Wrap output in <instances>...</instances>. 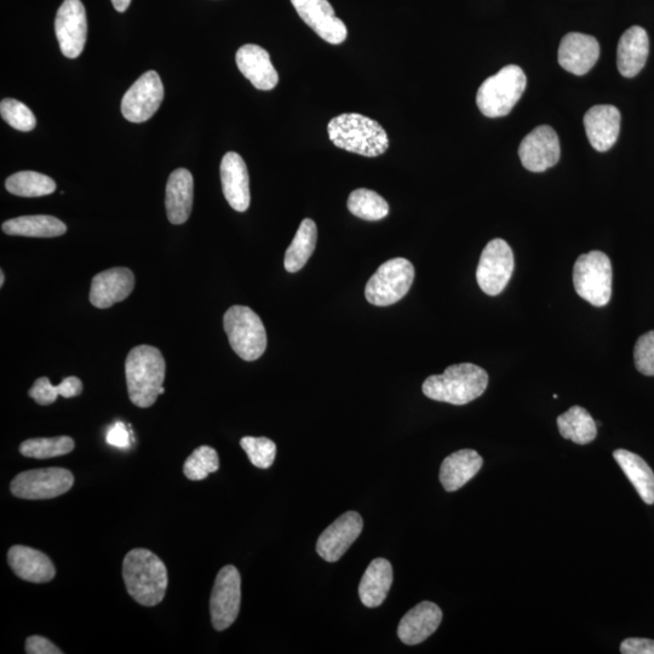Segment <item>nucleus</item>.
Listing matches in <instances>:
<instances>
[{"label":"nucleus","instance_id":"obj_1","mask_svg":"<svg viewBox=\"0 0 654 654\" xmlns=\"http://www.w3.org/2000/svg\"><path fill=\"white\" fill-rule=\"evenodd\" d=\"M165 371V359L158 348L143 344L131 349L125 361L131 403L141 409L154 405L159 395L165 393Z\"/></svg>","mask_w":654,"mask_h":654},{"label":"nucleus","instance_id":"obj_2","mask_svg":"<svg viewBox=\"0 0 654 654\" xmlns=\"http://www.w3.org/2000/svg\"><path fill=\"white\" fill-rule=\"evenodd\" d=\"M123 578L129 595L140 605L157 606L168 589V570L158 556L147 549H134L126 554Z\"/></svg>","mask_w":654,"mask_h":654},{"label":"nucleus","instance_id":"obj_3","mask_svg":"<svg viewBox=\"0 0 654 654\" xmlns=\"http://www.w3.org/2000/svg\"><path fill=\"white\" fill-rule=\"evenodd\" d=\"M489 375L480 366L457 364L447 367L443 375H433L424 381L422 390L427 398L451 405H467L485 393Z\"/></svg>","mask_w":654,"mask_h":654},{"label":"nucleus","instance_id":"obj_4","mask_svg":"<svg viewBox=\"0 0 654 654\" xmlns=\"http://www.w3.org/2000/svg\"><path fill=\"white\" fill-rule=\"evenodd\" d=\"M327 134L336 147L364 157L382 156L389 147L386 130L363 114H341L331 120Z\"/></svg>","mask_w":654,"mask_h":654},{"label":"nucleus","instance_id":"obj_5","mask_svg":"<svg viewBox=\"0 0 654 654\" xmlns=\"http://www.w3.org/2000/svg\"><path fill=\"white\" fill-rule=\"evenodd\" d=\"M526 84L525 73L519 66H506L481 84L476 105L487 118L506 117L521 99Z\"/></svg>","mask_w":654,"mask_h":654},{"label":"nucleus","instance_id":"obj_6","mask_svg":"<svg viewBox=\"0 0 654 654\" xmlns=\"http://www.w3.org/2000/svg\"><path fill=\"white\" fill-rule=\"evenodd\" d=\"M223 326L238 357L246 361L260 359L267 348L265 325L251 308L233 306L223 318Z\"/></svg>","mask_w":654,"mask_h":654},{"label":"nucleus","instance_id":"obj_7","mask_svg":"<svg viewBox=\"0 0 654 654\" xmlns=\"http://www.w3.org/2000/svg\"><path fill=\"white\" fill-rule=\"evenodd\" d=\"M573 285L578 296L594 307H605L612 296V265L604 252L578 257L573 267Z\"/></svg>","mask_w":654,"mask_h":654},{"label":"nucleus","instance_id":"obj_8","mask_svg":"<svg viewBox=\"0 0 654 654\" xmlns=\"http://www.w3.org/2000/svg\"><path fill=\"white\" fill-rule=\"evenodd\" d=\"M415 280V267L406 258H392L383 263L367 281L366 300L377 307H388L407 295Z\"/></svg>","mask_w":654,"mask_h":654},{"label":"nucleus","instance_id":"obj_9","mask_svg":"<svg viewBox=\"0 0 654 654\" xmlns=\"http://www.w3.org/2000/svg\"><path fill=\"white\" fill-rule=\"evenodd\" d=\"M74 476L63 468L34 469L20 473L11 481V493L17 498L38 499L56 498L72 489Z\"/></svg>","mask_w":654,"mask_h":654},{"label":"nucleus","instance_id":"obj_10","mask_svg":"<svg viewBox=\"0 0 654 654\" xmlns=\"http://www.w3.org/2000/svg\"><path fill=\"white\" fill-rule=\"evenodd\" d=\"M514 272V254L506 240L493 239L480 256L476 280L489 296H497L507 288Z\"/></svg>","mask_w":654,"mask_h":654},{"label":"nucleus","instance_id":"obj_11","mask_svg":"<svg viewBox=\"0 0 654 654\" xmlns=\"http://www.w3.org/2000/svg\"><path fill=\"white\" fill-rule=\"evenodd\" d=\"M242 601V578L237 567L228 565L218 572L210 599L211 621L214 628L223 631L238 618Z\"/></svg>","mask_w":654,"mask_h":654},{"label":"nucleus","instance_id":"obj_12","mask_svg":"<svg viewBox=\"0 0 654 654\" xmlns=\"http://www.w3.org/2000/svg\"><path fill=\"white\" fill-rule=\"evenodd\" d=\"M164 100V85L156 71H148L126 91L122 113L131 123H145L158 111Z\"/></svg>","mask_w":654,"mask_h":654},{"label":"nucleus","instance_id":"obj_13","mask_svg":"<svg viewBox=\"0 0 654 654\" xmlns=\"http://www.w3.org/2000/svg\"><path fill=\"white\" fill-rule=\"evenodd\" d=\"M56 38L62 54L77 59L83 53L88 37V20L80 0H65L56 14Z\"/></svg>","mask_w":654,"mask_h":654},{"label":"nucleus","instance_id":"obj_14","mask_svg":"<svg viewBox=\"0 0 654 654\" xmlns=\"http://www.w3.org/2000/svg\"><path fill=\"white\" fill-rule=\"evenodd\" d=\"M561 154L558 134L548 125L538 126L521 141L519 157L525 169L543 172L558 164Z\"/></svg>","mask_w":654,"mask_h":654},{"label":"nucleus","instance_id":"obj_15","mask_svg":"<svg viewBox=\"0 0 654 654\" xmlns=\"http://www.w3.org/2000/svg\"><path fill=\"white\" fill-rule=\"evenodd\" d=\"M301 19L325 42L338 45L348 37L346 25L327 0H291Z\"/></svg>","mask_w":654,"mask_h":654},{"label":"nucleus","instance_id":"obj_16","mask_svg":"<svg viewBox=\"0 0 654 654\" xmlns=\"http://www.w3.org/2000/svg\"><path fill=\"white\" fill-rule=\"evenodd\" d=\"M363 527V518L357 512L344 513L321 533L317 553L327 562L340 560L357 541Z\"/></svg>","mask_w":654,"mask_h":654},{"label":"nucleus","instance_id":"obj_17","mask_svg":"<svg viewBox=\"0 0 654 654\" xmlns=\"http://www.w3.org/2000/svg\"><path fill=\"white\" fill-rule=\"evenodd\" d=\"M135 288V275L128 268L107 269L93 278L90 303L94 307L107 309L126 300Z\"/></svg>","mask_w":654,"mask_h":654},{"label":"nucleus","instance_id":"obj_18","mask_svg":"<svg viewBox=\"0 0 654 654\" xmlns=\"http://www.w3.org/2000/svg\"><path fill=\"white\" fill-rule=\"evenodd\" d=\"M600 57V44L592 36L569 33L562 38L559 47V63L565 71L584 76L595 66Z\"/></svg>","mask_w":654,"mask_h":654},{"label":"nucleus","instance_id":"obj_19","mask_svg":"<svg viewBox=\"0 0 654 654\" xmlns=\"http://www.w3.org/2000/svg\"><path fill=\"white\" fill-rule=\"evenodd\" d=\"M222 191L232 209L245 212L249 209L250 180L248 168L242 156L228 152L221 163Z\"/></svg>","mask_w":654,"mask_h":654},{"label":"nucleus","instance_id":"obj_20","mask_svg":"<svg viewBox=\"0 0 654 654\" xmlns=\"http://www.w3.org/2000/svg\"><path fill=\"white\" fill-rule=\"evenodd\" d=\"M584 128L590 145L596 151H610L621 131V112L611 105L594 106L585 113Z\"/></svg>","mask_w":654,"mask_h":654},{"label":"nucleus","instance_id":"obj_21","mask_svg":"<svg viewBox=\"0 0 654 654\" xmlns=\"http://www.w3.org/2000/svg\"><path fill=\"white\" fill-rule=\"evenodd\" d=\"M443 621V611L430 601H423L401 619L398 636L405 645L413 646L432 636Z\"/></svg>","mask_w":654,"mask_h":654},{"label":"nucleus","instance_id":"obj_22","mask_svg":"<svg viewBox=\"0 0 654 654\" xmlns=\"http://www.w3.org/2000/svg\"><path fill=\"white\" fill-rule=\"evenodd\" d=\"M235 60L239 71L256 89L269 91L278 85V72L265 49L255 44H246L238 50Z\"/></svg>","mask_w":654,"mask_h":654},{"label":"nucleus","instance_id":"obj_23","mask_svg":"<svg viewBox=\"0 0 654 654\" xmlns=\"http://www.w3.org/2000/svg\"><path fill=\"white\" fill-rule=\"evenodd\" d=\"M8 562L15 575L26 582L48 583L56 576L53 561L39 550L25 545L10 548Z\"/></svg>","mask_w":654,"mask_h":654},{"label":"nucleus","instance_id":"obj_24","mask_svg":"<svg viewBox=\"0 0 654 654\" xmlns=\"http://www.w3.org/2000/svg\"><path fill=\"white\" fill-rule=\"evenodd\" d=\"M648 53H650V40H648L644 28L640 26L629 28L618 43L617 67L619 73L625 78L638 76L646 65Z\"/></svg>","mask_w":654,"mask_h":654},{"label":"nucleus","instance_id":"obj_25","mask_svg":"<svg viewBox=\"0 0 654 654\" xmlns=\"http://www.w3.org/2000/svg\"><path fill=\"white\" fill-rule=\"evenodd\" d=\"M194 197V181L191 172L177 169L166 185V214L172 225H182L191 216Z\"/></svg>","mask_w":654,"mask_h":654},{"label":"nucleus","instance_id":"obj_26","mask_svg":"<svg viewBox=\"0 0 654 654\" xmlns=\"http://www.w3.org/2000/svg\"><path fill=\"white\" fill-rule=\"evenodd\" d=\"M484 460L474 450H460L445 458L440 468V483L447 492L462 489L483 467Z\"/></svg>","mask_w":654,"mask_h":654},{"label":"nucleus","instance_id":"obj_27","mask_svg":"<svg viewBox=\"0 0 654 654\" xmlns=\"http://www.w3.org/2000/svg\"><path fill=\"white\" fill-rule=\"evenodd\" d=\"M393 584V567L386 559H375L364 573L359 585V596L369 608L381 606Z\"/></svg>","mask_w":654,"mask_h":654},{"label":"nucleus","instance_id":"obj_28","mask_svg":"<svg viewBox=\"0 0 654 654\" xmlns=\"http://www.w3.org/2000/svg\"><path fill=\"white\" fill-rule=\"evenodd\" d=\"M2 229L5 234L27 238H55L67 232L65 223L48 215L11 218L3 223Z\"/></svg>","mask_w":654,"mask_h":654},{"label":"nucleus","instance_id":"obj_29","mask_svg":"<svg viewBox=\"0 0 654 654\" xmlns=\"http://www.w3.org/2000/svg\"><path fill=\"white\" fill-rule=\"evenodd\" d=\"M613 457L646 504L654 503V473L648 464L627 450L613 452Z\"/></svg>","mask_w":654,"mask_h":654},{"label":"nucleus","instance_id":"obj_30","mask_svg":"<svg viewBox=\"0 0 654 654\" xmlns=\"http://www.w3.org/2000/svg\"><path fill=\"white\" fill-rule=\"evenodd\" d=\"M318 228L311 218L303 220L300 228L286 250L284 266L289 273L300 272L306 266L317 246Z\"/></svg>","mask_w":654,"mask_h":654},{"label":"nucleus","instance_id":"obj_31","mask_svg":"<svg viewBox=\"0 0 654 654\" xmlns=\"http://www.w3.org/2000/svg\"><path fill=\"white\" fill-rule=\"evenodd\" d=\"M561 436L578 445H587L598 435V424L590 413L581 406H573L558 417Z\"/></svg>","mask_w":654,"mask_h":654},{"label":"nucleus","instance_id":"obj_32","mask_svg":"<svg viewBox=\"0 0 654 654\" xmlns=\"http://www.w3.org/2000/svg\"><path fill=\"white\" fill-rule=\"evenodd\" d=\"M5 188L17 197L39 198L53 194L56 191V183L51 177L39 172L21 171L9 177Z\"/></svg>","mask_w":654,"mask_h":654},{"label":"nucleus","instance_id":"obj_33","mask_svg":"<svg viewBox=\"0 0 654 654\" xmlns=\"http://www.w3.org/2000/svg\"><path fill=\"white\" fill-rule=\"evenodd\" d=\"M348 209L354 216L365 221H380L389 214L386 199L370 189L359 188L349 195Z\"/></svg>","mask_w":654,"mask_h":654},{"label":"nucleus","instance_id":"obj_34","mask_svg":"<svg viewBox=\"0 0 654 654\" xmlns=\"http://www.w3.org/2000/svg\"><path fill=\"white\" fill-rule=\"evenodd\" d=\"M76 447L70 436H55V438H38L24 441L20 446L22 456L47 460L68 455Z\"/></svg>","mask_w":654,"mask_h":654},{"label":"nucleus","instance_id":"obj_35","mask_svg":"<svg viewBox=\"0 0 654 654\" xmlns=\"http://www.w3.org/2000/svg\"><path fill=\"white\" fill-rule=\"evenodd\" d=\"M218 469H220V458L217 451L210 446H200L187 458L183 473L189 480L200 481L208 478Z\"/></svg>","mask_w":654,"mask_h":654},{"label":"nucleus","instance_id":"obj_36","mask_svg":"<svg viewBox=\"0 0 654 654\" xmlns=\"http://www.w3.org/2000/svg\"><path fill=\"white\" fill-rule=\"evenodd\" d=\"M240 446L243 447L249 460L257 468H271L275 456H277V445L274 444V441L268 438L245 436V438L240 440Z\"/></svg>","mask_w":654,"mask_h":654},{"label":"nucleus","instance_id":"obj_37","mask_svg":"<svg viewBox=\"0 0 654 654\" xmlns=\"http://www.w3.org/2000/svg\"><path fill=\"white\" fill-rule=\"evenodd\" d=\"M0 114L11 128L19 131H32L36 128L37 119L25 103L14 99H5L0 103Z\"/></svg>","mask_w":654,"mask_h":654},{"label":"nucleus","instance_id":"obj_38","mask_svg":"<svg viewBox=\"0 0 654 654\" xmlns=\"http://www.w3.org/2000/svg\"><path fill=\"white\" fill-rule=\"evenodd\" d=\"M635 366L642 375L654 376V331L642 335L635 344Z\"/></svg>","mask_w":654,"mask_h":654},{"label":"nucleus","instance_id":"obj_39","mask_svg":"<svg viewBox=\"0 0 654 654\" xmlns=\"http://www.w3.org/2000/svg\"><path fill=\"white\" fill-rule=\"evenodd\" d=\"M28 395H30L37 404L48 406L54 404L57 397H59V386H53L48 377H40L36 382H34Z\"/></svg>","mask_w":654,"mask_h":654},{"label":"nucleus","instance_id":"obj_40","mask_svg":"<svg viewBox=\"0 0 654 654\" xmlns=\"http://www.w3.org/2000/svg\"><path fill=\"white\" fill-rule=\"evenodd\" d=\"M26 653L28 654H62L59 647L43 636H30L26 641Z\"/></svg>","mask_w":654,"mask_h":654},{"label":"nucleus","instance_id":"obj_41","mask_svg":"<svg viewBox=\"0 0 654 654\" xmlns=\"http://www.w3.org/2000/svg\"><path fill=\"white\" fill-rule=\"evenodd\" d=\"M106 440L109 445L118 447V449H128L130 446L129 430L124 423L118 422L108 430Z\"/></svg>","mask_w":654,"mask_h":654},{"label":"nucleus","instance_id":"obj_42","mask_svg":"<svg viewBox=\"0 0 654 654\" xmlns=\"http://www.w3.org/2000/svg\"><path fill=\"white\" fill-rule=\"evenodd\" d=\"M621 653L654 654V640L638 638L624 640L621 645Z\"/></svg>","mask_w":654,"mask_h":654},{"label":"nucleus","instance_id":"obj_43","mask_svg":"<svg viewBox=\"0 0 654 654\" xmlns=\"http://www.w3.org/2000/svg\"><path fill=\"white\" fill-rule=\"evenodd\" d=\"M59 392L63 398H76L83 392V383L78 377H67L59 384Z\"/></svg>","mask_w":654,"mask_h":654},{"label":"nucleus","instance_id":"obj_44","mask_svg":"<svg viewBox=\"0 0 654 654\" xmlns=\"http://www.w3.org/2000/svg\"><path fill=\"white\" fill-rule=\"evenodd\" d=\"M131 0H112L114 9L119 13H124L130 7Z\"/></svg>","mask_w":654,"mask_h":654},{"label":"nucleus","instance_id":"obj_45","mask_svg":"<svg viewBox=\"0 0 654 654\" xmlns=\"http://www.w3.org/2000/svg\"><path fill=\"white\" fill-rule=\"evenodd\" d=\"M5 277H4V272H0V286L4 285Z\"/></svg>","mask_w":654,"mask_h":654}]
</instances>
